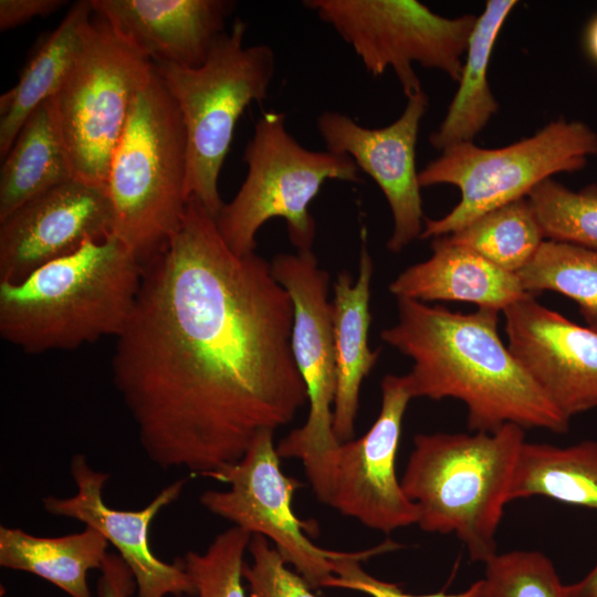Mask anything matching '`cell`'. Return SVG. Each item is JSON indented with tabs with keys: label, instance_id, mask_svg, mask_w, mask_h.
<instances>
[{
	"label": "cell",
	"instance_id": "obj_1",
	"mask_svg": "<svg viewBox=\"0 0 597 597\" xmlns=\"http://www.w3.org/2000/svg\"><path fill=\"white\" fill-rule=\"evenodd\" d=\"M293 320L271 262L235 254L189 198L167 245L143 264L112 359L147 458L206 476L241 460L261 431L290 423L307 404Z\"/></svg>",
	"mask_w": 597,
	"mask_h": 597
},
{
	"label": "cell",
	"instance_id": "obj_2",
	"mask_svg": "<svg viewBox=\"0 0 597 597\" xmlns=\"http://www.w3.org/2000/svg\"><path fill=\"white\" fill-rule=\"evenodd\" d=\"M397 303L398 321L380 336L413 362L405 375L412 398L462 401L474 432H493L507 423L567 432L569 419L502 343L500 311L452 312L410 298Z\"/></svg>",
	"mask_w": 597,
	"mask_h": 597
},
{
	"label": "cell",
	"instance_id": "obj_3",
	"mask_svg": "<svg viewBox=\"0 0 597 597\" xmlns=\"http://www.w3.org/2000/svg\"><path fill=\"white\" fill-rule=\"evenodd\" d=\"M143 264L113 234L18 283L0 282V335L28 354L117 337L133 311Z\"/></svg>",
	"mask_w": 597,
	"mask_h": 597
},
{
	"label": "cell",
	"instance_id": "obj_4",
	"mask_svg": "<svg viewBox=\"0 0 597 597\" xmlns=\"http://www.w3.org/2000/svg\"><path fill=\"white\" fill-rule=\"evenodd\" d=\"M524 442V429L513 423L493 432L417 434L400 483L418 509L419 527L454 533L474 562L496 555V532Z\"/></svg>",
	"mask_w": 597,
	"mask_h": 597
},
{
	"label": "cell",
	"instance_id": "obj_5",
	"mask_svg": "<svg viewBox=\"0 0 597 597\" xmlns=\"http://www.w3.org/2000/svg\"><path fill=\"white\" fill-rule=\"evenodd\" d=\"M187 164L181 115L153 65L113 154L106 185L112 234L142 264L160 252L180 226Z\"/></svg>",
	"mask_w": 597,
	"mask_h": 597
},
{
	"label": "cell",
	"instance_id": "obj_6",
	"mask_svg": "<svg viewBox=\"0 0 597 597\" xmlns=\"http://www.w3.org/2000/svg\"><path fill=\"white\" fill-rule=\"evenodd\" d=\"M247 29L237 18L201 66L153 63L185 126L187 200L197 199L214 217L224 203L219 176L238 121L251 103L266 98L275 72L272 48L244 45Z\"/></svg>",
	"mask_w": 597,
	"mask_h": 597
},
{
	"label": "cell",
	"instance_id": "obj_7",
	"mask_svg": "<svg viewBox=\"0 0 597 597\" xmlns=\"http://www.w3.org/2000/svg\"><path fill=\"white\" fill-rule=\"evenodd\" d=\"M243 159L247 176L214 217L222 239L238 255L254 253L259 229L274 218L285 220L298 251L311 250L316 227L308 208L322 186L332 179L362 182L350 157L305 148L286 129L285 114L274 111L255 123Z\"/></svg>",
	"mask_w": 597,
	"mask_h": 597
},
{
	"label": "cell",
	"instance_id": "obj_8",
	"mask_svg": "<svg viewBox=\"0 0 597 597\" xmlns=\"http://www.w3.org/2000/svg\"><path fill=\"white\" fill-rule=\"evenodd\" d=\"M597 155V133L580 121L556 119L500 148L452 145L419 171L422 187L452 185L461 199L446 216L425 218L421 239L451 234L482 214L525 198L541 182L584 168Z\"/></svg>",
	"mask_w": 597,
	"mask_h": 597
},
{
	"label": "cell",
	"instance_id": "obj_9",
	"mask_svg": "<svg viewBox=\"0 0 597 597\" xmlns=\"http://www.w3.org/2000/svg\"><path fill=\"white\" fill-rule=\"evenodd\" d=\"M271 270L293 302L292 352L308 405L305 423L282 439L276 451L281 459L301 460L316 498L329 505L341 447L333 430L337 376L329 276L312 250L280 253Z\"/></svg>",
	"mask_w": 597,
	"mask_h": 597
},
{
	"label": "cell",
	"instance_id": "obj_10",
	"mask_svg": "<svg viewBox=\"0 0 597 597\" xmlns=\"http://www.w3.org/2000/svg\"><path fill=\"white\" fill-rule=\"evenodd\" d=\"M151 69L143 52L94 13L83 49L52 97L76 179L106 187L113 154Z\"/></svg>",
	"mask_w": 597,
	"mask_h": 597
},
{
	"label": "cell",
	"instance_id": "obj_11",
	"mask_svg": "<svg viewBox=\"0 0 597 597\" xmlns=\"http://www.w3.org/2000/svg\"><path fill=\"white\" fill-rule=\"evenodd\" d=\"M312 10L354 50L365 70H392L407 98L420 93L413 64L459 81L475 14L442 17L416 0H306Z\"/></svg>",
	"mask_w": 597,
	"mask_h": 597
},
{
	"label": "cell",
	"instance_id": "obj_12",
	"mask_svg": "<svg viewBox=\"0 0 597 597\" xmlns=\"http://www.w3.org/2000/svg\"><path fill=\"white\" fill-rule=\"evenodd\" d=\"M274 431H261L237 463L206 478L229 484L228 490H207L200 504L210 513L251 534L274 543L286 564L295 567L311 588L323 587L336 564L355 552L322 548L308 538V524L292 509L302 483L283 473L273 440Z\"/></svg>",
	"mask_w": 597,
	"mask_h": 597
},
{
	"label": "cell",
	"instance_id": "obj_13",
	"mask_svg": "<svg viewBox=\"0 0 597 597\" xmlns=\"http://www.w3.org/2000/svg\"><path fill=\"white\" fill-rule=\"evenodd\" d=\"M411 399L406 376L386 375L377 419L363 437L341 443L336 455L329 505L384 533L418 522V509L396 474L402 418Z\"/></svg>",
	"mask_w": 597,
	"mask_h": 597
},
{
	"label": "cell",
	"instance_id": "obj_14",
	"mask_svg": "<svg viewBox=\"0 0 597 597\" xmlns=\"http://www.w3.org/2000/svg\"><path fill=\"white\" fill-rule=\"evenodd\" d=\"M429 105L425 91L407 98L401 115L391 124L369 128L336 111L316 121L326 150L350 157L383 191L391 210L394 229L387 248L399 253L420 238L425 216L416 167L419 127Z\"/></svg>",
	"mask_w": 597,
	"mask_h": 597
},
{
	"label": "cell",
	"instance_id": "obj_15",
	"mask_svg": "<svg viewBox=\"0 0 597 597\" xmlns=\"http://www.w3.org/2000/svg\"><path fill=\"white\" fill-rule=\"evenodd\" d=\"M76 493L66 498L48 495L46 513L75 520L104 535L133 573L137 597L196 596L180 558L159 559L150 548L149 527L157 514L181 495L187 479L165 486L145 507L135 511L109 507L103 489L109 474L93 469L85 454H75L70 464Z\"/></svg>",
	"mask_w": 597,
	"mask_h": 597
},
{
	"label": "cell",
	"instance_id": "obj_16",
	"mask_svg": "<svg viewBox=\"0 0 597 597\" xmlns=\"http://www.w3.org/2000/svg\"><path fill=\"white\" fill-rule=\"evenodd\" d=\"M507 347L567 419L597 408V332L538 303L533 293L503 311Z\"/></svg>",
	"mask_w": 597,
	"mask_h": 597
},
{
	"label": "cell",
	"instance_id": "obj_17",
	"mask_svg": "<svg viewBox=\"0 0 597 597\" xmlns=\"http://www.w3.org/2000/svg\"><path fill=\"white\" fill-rule=\"evenodd\" d=\"M106 187L73 178L0 221V282L18 283L39 268L112 234Z\"/></svg>",
	"mask_w": 597,
	"mask_h": 597
},
{
	"label": "cell",
	"instance_id": "obj_18",
	"mask_svg": "<svg viewBox=\"0 0 597 597\" xmlns=\"http://www.w3.org/2000/svg\"><path fill=\"white\" fill-rule=\"evenodd\" d=\"M95 14L153 63L201 66L226 32L229 0H91Z\"/></svg>",
	"mask_w": 597,
	"mask_h": 597
},
{
	"label": "cell",
	"instance_id": "obj_19",
	"mask_svg": "<svg viewBox=\"0 0 597 597\" xmlns=\"http://www.w3.org/2000/svg\"><path fill=\"white\" fill-rule=\"evenodd\" d=\"M431 256L402 271L389 285L397 298L420 302L461 301L503 312L525 297L516 273L505 271L480 254L434 238Z\"/></svg>",
	"mask_w": 597,
	"mask_h": 597
},
{
	"label": "cell",
	"instance_id": "obj_20",
	"mask_svg": "<svg viewBox=\"0 0 597 597\" xmlns=\"http://www.w3.org/2000/svg\"><path fill=\"white\" fill-rule=\"evenodd\" d=\"M373 260L366 245V230H362L358 275L355 282L341 272L334 285L332 321L337 388L333 409V430L343 443L354 436L364 378L378 360L380 350L370 349L368 333Z\"/></svg>",
	"mask_w": 597,
	"mask_h": 597
},
{
	"label": "cell",
	"instance_id": "obj_21",
	"mask_svg": "<svg viewBox=\"0 0 597 597\" xmlns=\"http://www.w3.org/2000/svg\"><path fill=\"white\" fill-rule=\"evenodd\" d=\"M93 15L91 0L73 3L60 24L34 48L17 84L0 96L1 158L27 118L65 81L83 49Z\"/></svg>",
	"mask_w": 597,
	"mask_h": 597
},
{
	"label": "cell",
	"instance_id": "obj_22",
	"mask_svg": "<svg viewBox=\"0 0 597 597\" xmlns=\"http://www.w3.org/2000/svg\"><path fill=\"white\" fill-rule=\"evenodd\" d=\"M0 170V221L74 177L52 97L27 118Z\"/></svg>",
	"mask_w": 597,
	"mask_h": 597
},
{
	"label": "cell",
	"instance_id": "obj_23",
	"mask_svg": "<svg viewBox=\"0 0 597 597\" xmlns=\"http://www.w3.org/2000/svg\"><path fill=\"white\" fill-rule=\"evenodd\" d=\"M107 547L104 535L90 526L57 537L0 526V566L41 577L70 597H93L87 575L101 568Z\"/></svg>",
	"mask_w": 597,
	"mask_h": 597
},
{
	"label": "cell",
	"instance_id": "obj_24",
	"mask_svg": "<svg viewBox=\"0 0 597 597\" xmlns=\"http://www.w3.org/2000/svg\"><path fill=\"white\" fill-rule=\"evenodd\" d=\"M516 3L515 0L486 1L469 39L458 91L439 128L429 136L433 148L442 151L455 144L473 143L498 112L488 69L500 30Z\"/></svg>",
	"mask_w": 597,
	"mask_h": 597
},
{
	"label": "cell",
	"instance_id": "obj_25",
	"mask_svg": "<svg viewBox=\"0 0 597 597\" xmlns=\"http://www.w3.org/2000/svg\"><path fill=\"white\" fill-rule=\"evenodd\" d=\"M546 496L597 510V441L569 447L524 442L509 490V502Z\"/></svg>",
	"mask_w": 597,
	"mask_h": 597
},
{
	"label": "cell",
	"instance_id": "obj_26",
	"mask_svg": "<svg viewBox=\"0 0 597 597\" xmlns=\"http://www.w3.org/2000/svg\"><path fill=\"white\" fill-rule=\"evenodd\" d=\"M446 237L512 273L521 271L545 241L527 197L493 209Z\"/></svg>",
	"mask_w": 597,
	"mask_h": 597
},
{
	"label": "cell",
	"instance_id": "obj_27",
	"mask_svg": "<svg viewBox=\"0 0 597 597\" xmlns=\"http://www.w3.org/2000/svg\"><path fill=\"white\" fill-rule=\"evenodd\" d=\"M516 274L526 292L553 291L573 300L586 326L597 332V249L545 240Z\"/></svg>",
	"mask_w": 597,
	"mask_h": 597
},
{
	"label": "cell",
	"instance_id": "obj_28",
	"mask_svg": "<svg viewBox=\"0 0 597 597\" xmlns=\"http://www.w3.org/2000/svg\"><path fill=\"white\" fill-rule=\"evenodd\" d=\"M527 199L547 240L597 249V184L573 190L549 178Z\"/></svg>",
	"mask_w": 597,
	"mask_h": 597
},
{
	"label": "cell",
	"instance_id": "obj_29",
	"mask_svg": "<svg viewBox=\"0 0 597 597\" xmlns=\"http://www.w3.org/2000/svg\"><path fill=\"white\" fill-rule=\"evenodd\" d=\"M252 535L232 526L218 534L205 552L189 551L180 558L197 597H247L242 570Z\"/></svg>",
	"mask_w": 597,
	"mask_h": 597
},
{
	"label": "cell",
	"instance_id": "obj_30",
	"mask_svg": "<svg viewBox=\"0 0 597 597\" xmlns=\"http://www.w3.org/2000/svg\"><path fill=\"white\" fill-rule=\"evenodd\" d=\"M484 564L482 597H568L566 585L541 552L496 554Z\"/></svg>",
	"mask_w": 597,
	"mask_h": 597
},
{
	"label": "cell",
	"instance_id": "obj_31",
	"mask_svg": "<svg viewBox=\"0 0 597 597\" xmlns=\"http://www.w3.org/2000/svg\"><path fill=\"white\" fill-rule=\"evenodd\" d=\"M252 561L243 565V579L250 597H318L306 580L286 567V562L270 541L253 534L248 547Z\"/></svg>",
	"mask_w": 597,
	"mask_h": 597
},
{
	"label": "cell",
	"instance_id": "obj_32",
	"mask_svg": "<svg viewBox=\"0 0 597 597\" xmlns=\"http://www.w3.org/2000/svg\"><path fill=\"white\" fill-rule=\"evenodd\" d=\"M397 547L396 543L386 541L375 547L355 552L350 557L336 564L335 574L326 579L323 587H338L369 595L370 597H482V580L473 583L468 589L457 594L443 591L428 595H412L401 590L398 585L387 583L367 574L360 562Z\"/></svg>",
	"mask_w": 597,
	"mask_h": 597
},
{
	"label": "cell",
	"instance_id": "obj_33",
	"mask_svg": "<svg viewBox=\"0 0 597 597\" xmlns=\"http://www.w3.org/2000/svg\"><path fill=\"white\" fill-rule=\"evenodd\" d=\"M100 570L97 597H137L133 573L116 553H107Z\"/></svg>",
	"mask_w": 597,
	"mask_h": 597
},
{
	"label": "cell",
	"instance_id": "obj_34",
	"mask_svg": "<svg viewBox=\"0 0 597 597\" xmlns=\"http://www.w3.org/2000/svg\"><path fill=\"white\" fill-rule=\"evenodd\" d=\"M64 0H0V31H8L64 7Z\"/></svg>",
	"mask_w": 597,
	"mask_h": 597
},
{
	"label": "cell",
	"instance_id": "obj_35",
	"mask_svg": "<svg viewBox=\"0 0 597 597\" xmlns=\"http://www.w3.org/2000/svg\"><path fill=\"white\" fill-rule=\"evenodd\" d=\"M568 597H597V564L577 583L566 585Z\"/></svg>",
	"mask_w": 597,
	"mask_h": 597
},
{
	"label": "cell",
	"instance_id": "obj_36",
	"mask_svg": "<svg viewBox=\"0 0 597 597\" xmlns=\"http://www.w3.org/2000/svg\"><path fill=\"white\" fill-rule=\"evenodd\" d=\"M585 48L590 59L597 63V15L593 18L586 28Z\"/></svg>",
	"mask_w": 597,
	"mask_h": 597
},
{
	"label": "cell",
	"instance_id": "obj_37",
	"mask_svg": "<svg viewBox=\"0 0 597 597\" xmlns=\"http://www.w3.org/2000/svg\"><path fill=\"white\" fill-rule=\"evenodd\" d=\"M177 597H187V596H177Z\"/></svg>",
	"mask_w": 597,
	"mask_h": 597
}]
</instances>
